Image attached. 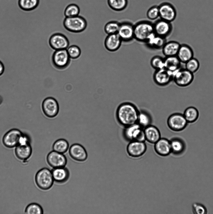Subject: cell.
Here are the masks:
<instances>
[{"label":"cell","instance_id":"obj_1","mask_svg":"<svg viewBox=\"0 0 213 214\" xmlns=\"http://www.w3.org/2000/svg\"><path fill=\"white\" fill-rule=\"evenodd\" d=\"M139 111L133 104L123 103L117 109L116 117L119 123L125 127L137 123Z\"/></svg>","mask_w":213,"mask_h":214},{"label":"cell","instance_id":"obj_2","mask_svg":"<svg viewBox=\"0 0 213 214\" xmlns=\"http://www.w3.org/2000/svg\"><path fill=\"white\" fill-rule=\"evenodd\" d=\"M134 39L137 41L145 43L154 33L153 23L147 20H142L134 25Z\"/></svg>","mask_w":213,"mask_h":214},{"label":"cell","instance_id":"obj_3","mask_svg":"<svg viewBox=\"0 0 213 214\" xmlns=\"http://www.w3.org/2000/svg\"><path fill=\"white\" fill-rule=\"evenodd\" d=\"M35 183L37 187L43 190H47L52 186L54 180L52 171L47 168L39 170L35 177Z\"/></svg>","mask_w":213,"mask_h":214},{"label":"cell","instance_id":"obj_4","mask_svg":"<svg viewBox=\"0 0 213 214\" xmlns=\"http://www.w3.org/2000/svg\"><path fill=\"white\" fill-rule=\"evenodd\" d=\"M63 24L66 30L73 33L82 32L86 29L87 26L86 19L79 15L72 17H65Z\"/></svg>","mask_w":213,"mask_h":214},{"label":"cell","instance_id":"obj_5","mask_svg":"<svg viewBox=\"0 0 213 214\" xmlns=\"http://www.w3.org/2000/svg\"><path fill=\"white\" fill-rule=\"evenodd\" d=\"M123 135L125 139L129 141H146L144 128L137 123L125 127Z\"/></svg>","mask_w":213,"mask_h":214},{"label":"cell","instance_id":"obj_6","mask_svg":"<svg viewBox=\"0 0 213 214\" xmlns=\"http://www.w3.org/2000/svg\"><path fill=\"white\" fill-rule=\"evenodd\" d=\"M52 61L53 66L58 70H63L70 64L71 58L66 49L56 50L53 53Z\"/></svg>","mask_w":213,"mask_h":214},{"label":"cell","instance_id":"obj_7","mask_svg":"<svg viewBox=\"0 0 213 214\" xmlns=\"http://www.w3.org/2000/svg\"><path fill=\"white\" fill-rule=\"evenodd\" d=\"M194 79V74L181 67L173 74V81L178 86L184 87L191 83Z\"/></svg>","mask_w":213,"mask_h":214},{"label":"cell","instance_id":"obj_8","mask_svg":"<svg viewBox=\"0 0 213 214\" xmlns=\"http://www.w3.org/2000/svg\"><path fill=\"white\" fill-rule=\"evenodd\" d=\"M42 108L44 114L48 118L55 117L59 111V105L57 101L51 97H47L43 100Z\"/></svg>","mask_w":213,"mask_h":214},{"label":"cell","instance_id":"obj_9","mask_svg":"<svg viewBox=\"0 0 213 214\" xmlns=\"http://www.w3.org/2000/svg\"><path fill=\"white\" fill-rule=\"evenodd\" d=\"M188 123L183 114L175 113L168 117L167 124L169 128L174 131L179 132L183 130L187 126Z\"/></svg>","mask_w":213,"mask_h":214},{"label":"cell","instance_id":"obj_10","mask_svg":"<svg viewBox=\"0 0 213 214\" xmlns=\"http://www.w3.org/2000/svg\"><path fill=\"white\" fill-rule=\"evenodd\" d=\"M50 47L55 50L67 49L69 45V41L64 34L57 33L52 34L49 39Z\"/></svg>","mask_w":213,"mask_h":214},{"label":"cell","instance_id":"obj_11","mask_svg":"<svg viewBox=\"0 0 213 214\" xmlns=\"http://www.w3.org/2000/svg\"><path fill=\"white\" fill-rule=\"evenodd\" d=\"M22 133L19 129L16 128L9 130L2 138L3 144L8 148L16 147L19 144V139Z\"/></svg>","mask_w":213,"mask_h":214},{"label":"cell","instance_id":"obj_12","mask_svg":"<svg viewBox=\"0 0 213 214\" xmlns=\"http://www.w3.org/2000/svg\"><path fill=\"white\" fill-rule=\"evenodd\" d=\"M173 73L164 68L156 70L153 75L155 82L158 85L164 86L168 85L173 80Z\"/></svg>","mask_w":213,"mask_h":214},{"label":"cell","instance_id":"obj_13","mask_svg":"<svg viewBox=\"0 0 213 214\" xmlns=\"http://www.w3.org/2000/svg\"><path fill=\"white\" fill-rule=\"evenodd\" d=\"M46 160L48 164L53 169L65 167L67 163V158L63 154L53 150L47 154Z\"/></svg>","mask_w":213,"mask_h":214},{"label":"cell","instance_id":"obj_14","mask_svg":"<svg viewBox=\"0 0 213 214\" xmlns=\"http://www.w3.org/2000/svg\"><path fill=\"white\" fill-rule=\"evenodd\" d=\"M158 7L160 18L171 23L175 20L176 16V12L171 4L163 2Z\"/></svg>","mask_w":213,"mask_h":214},{"label":"cell","instance_id":"obj_15","mask_svg":"<svg viewBox=\"0 0 213 214\" xmlns=\"http://www.w3.org/2000/svg\"><path fill=\"white\" fill-rule=\"evenodd\" d=\"M134 25L132 23L128 21L120 23L117 34L122 42H129L134 39Z\"/></svg>","mask_w":213,"mask_h":214},{"label":"cell","instance_id":"obj_16","mask_svg":"<svg viewBox=\"0 0 213 214\" xmlns=\"http://www.w3.org/2000/svg\"><path fill=\"white\" fill-rule=\"evenodd\" d=\"M154 33L157 35L166 38L171 33L173 27L171 22L160 18L153 23Z\"/></svg>","mask_w":213,"mask_h":214},{"label":"cell","instance_id":"obj_17","mask_svg":"<svg viewBox=\"0 0 213 214\" xmlns=\"http://www.w3.org/2000/svg\"><path fill=\"white\" fill-rule=\"evenodd\" d=\"M69 154L72 159L78 162L85 161L88 156L85 148L81 144L77 143L73 144L70 146Z\"/></svg>","mask_w":213,"mask_h":214},{"label":"cell","instance_id":"obj_18","mask_svg":"<svg viewBox=\"0 0 213 214\" xmlns=\"http://www.w3.org/2000/svg\"><path fill=\"white\" fill-rule=\"evenodd\" d=\"M126 149L130 156L138 157L145 153L146 150V145L145 142L132 141L128 144Z\"/></svg>","mask_w":213,"mask_h":214},{"label":"cell","instance_id":"obj_19","mask_svg":"<svg viewBox=\"0 0 213 214\" xmlns=\"http://www.w3.org/2000/svg\"><path fill=\"white\" fill-rule=\"evenodd\" d=\"M122 40L117 34L107 35L104 41V46L108 51L115 52L120 47Z\"/></svg>","mask_w":213,"mask_h":214},{"label":"cell","instance_id":"obj_20","mask_svg":"<svg viewBox=\"0 0 213 214\" xmlns=\"http://www.w3.org/2000/svg\"><path fill=\"white\" fill-rule=\"evenodd\" d=\"M51 171L54 181L57 183H64L69 179L70 172L65 167L54 168Z\"/></svg>","mask_w":213,"mask_h":214},{"label":"cell","instance_id":"obj_21","mask_svg":"<svg viewBox=\"0 0 213 214\" xmlns=\"http://www.w3.org/2000/svg\"><path fill=\"white\" fill-rule=\"evenodd\" d=\"M154 149L158 154L166 156L171 152L170 141L164 138H161L154 144Z\"/></svg>","mask_w":213,"mask_h":214},{"label":"cell","instance_id":"obj_22","mask_svg":"<svg viewBox=\"0 0 213 214\" xmlns=\"http://www.w3.org/2000/svg\"><path fill=\"white\" fill-rule=\"evenodd\" d=\"M177 57L181 63L185 64L194 57V52L191 47L183 44H181L177 53Z\"/></svg>","mask_w":213,"mask_h":214},{"label":"cell","instance_id":"obj_23","mask_svg":"<svg viewBox=\"0 0 213 214\" xmlns=\"http://www.w3.org/2000/svg\"><path fill=\"white\" fill-rule=\"evenodd\" d=\"M146 141L154 144L161 138L160 130L156 126L151 124L144 128Z\"/></svg>","mask_w":213,"mask_h":214},{"label":"cell","instance_id":"obj_24","mask_svg":"<svg viewBox=\"0 0 213 214\" xmlns=\"http://www.w3.org/2000/svg\"><path fill=\"white\" fill-rule=\"evenodd\" d=\"M32 149L30 144H18L15 147V153L17 157L21 160L26 161L32 155Z\"/></svg>","mask_w":213,"mask_h":214},{"label":"cell","instance_id":"obj_25","mask_svg":"<svg viewBox=\"0 0 213 214\" xmlns=\"http://www.w3.org/2000/svg\"><path fill=\"white\" fill-rule=\"evenodd\" d=\"M166 42V38L153 33L145 43L148 47L155 50L162 49Z\"/></svg>","mask_w":213,"mask_h":214},{"label":"cell","instance_id":"obj_26","mask_svg":"<svg viewBox=\"0 0 213 214\" xmlns=\"http://www.w3.org/2000/svg\"><path fill=\"white\" fill-rule=\"evenodd\" d=\"M180 45L175 41L166 42L161 49L162 53L165 57L176 56Z\"/></svg>","mask_w":213,"mask_h":214},{"label":"cell","instance_id":"obj_27","mask_svg":"<svg viewBox=\"0 0 213 214\" xmlns=\"http://www.w3.org/2000/svg\"><path fill=\"white\" fill-rule=\"evenodd\" d=\"M181 63L176 56L165 57L164 68L173 74L181 68Z\"/></svg>","mask_w":213,"mask_h":214},{"label":"cell","instance_id":"obj_28","mask_svg":"<svg viewBox=\"0 0 213 214\" xmlns=\"http://www.w3.org/2000/svg\"><path fill=\"white\" fill-rule=\"evenodd\" d=\"M69 144L67 140L64 138H59L56 140L53 144V150L61 154H64L68 150Z\"/></svg>","mask_w":213,"mask_h":214},{"label":"cell","instance_id":"obj_29","mask_svg":"<svg viewBox=\"0 0 213 214\" xmlns=\"http://www.w3.org/2000/svg\"><path fill=\"white\" fill-rule=\"evenodd\" d=\"M183 115L188 123H191L197 120L199 116V112L195 107H190L185 110Z\"/></svg>","mask_w":213,"mask_h":214},{"label":"cell","instance_id":"obj_30","mask_svg":"<svg viewBox=\"0 0 213 214\" xmlns=\"http://www.w3.org/2000/svg\"><path fill=\"white\" fill-rule=\"evenodd\" d=\"M107 3L111 9L120 12L126 8L128 5V0H107Z\"/></svg>","mask_w":213,"mask_h":214},{"label":"cell","instance_id":"obj_31","mask_svg":"<svg viewBox=\"0 0 213 214\" xmlns=\"http://www.w3.org/2000/svg\"><path fill=\"white\" fill-rule=\"evenodd\" d=\"M152 120L150 115L144 111H139L137 123L143 128L151 124Z\"/></svg>","mask_w":213,"mask_h":214},{"label":"cell","instance_id":"obj_32","mask_svg":"<svg viewBox=\"0 0 213 214\" xmlns=\"http://www.w3.org/2000/svg\"><path fill=\"white\" fill-rule=\"evenodd\" d=\"M80 12V7L76 4L72 3L67 5L64 11L65 17L70 18L79 15Z\"/></svg>","mask_w":213,"mask_h":214},{"label":"cell","instance_id":"obj_33","mask_svg":"<svg viewBox=\"0 0 213 214\" xmlns=\"http://www.w3.org/2000/svg\"><path fill=\"white\" fill-rule=\"evenodd\" d=\"M170 141L171 151L175 153H180L183 150L185 144L181 139L175 138Z\"/></svg>","mask_w":213,"mask_h":214},{"label":"cell","instance_id":"obj_34","mask_svg":"<svg viewBox=\"0 0 213 214\" xmlns=\"http://www.w3.org/2000/svg\"><path fill=\"white\" fill-rule=\"evenodd\" d=\"M120 25V23L117 21H109L105 25L104 31L107 35L117 34Z\"/></svg>","mask_w":213,"mask_h":214},{"label":"cell","instance_id":"obj_35","mask_svg":"<svg viewBox=\"0 0 213 214\" xmlns=\"http://www.w3.org/2000/svg\"><path fill=\"white\" fill-rule=\"evenodd\" d=\"M39 1V0H19V4L22 9L28 11L36 8Z\"/></svg>","mask_w":213,"mask_h":214},{"label":"cell","instance_id":"obj_36","mask_svg":"<svg viewBox=\"0 0 213 214\" xmlns=\"http://www.w3.org/2000/svg\"><path fill=\"white\" fill-rule=\"evenodd\" d=\"M43 211L42 207L36 203L29 204L25 208L24 213L28 214H42Z\"/></svg>","mask_w":213,"mask_h":214},{"label":"cell","instance_id":"obj_37","mask_svg":"<svg viewBox=\"0 0 213 214\" xmlns=\"http://www.w3.org/2000/svg\"><path fill=\"white\" fill-rule=\"evenodd\" d=\"M185 64V68L193 74L197 72L200 67L199 61L194 57L188 60Z\"/></svg>","mask_w":213,"mask_h":214},{"label":"cell","instance_id":"obj_38","mask_svg":"<svg viewBox=\"0 0 213 214\" xmlns=\"http://www.w3.org/2000/svg\"><path fill=\"white\" fill-rule=\"evenodd\" d=\"M150 64L155 70L163 68H164V58L159 55L155 56L151 59Z\"/></svg>","mask_w":213,"mask_h":214},{"label":"cell","instance_id":"obj_39","mask_svg":"<svg viewBox=\"0 0 213 214\" xmlns=\"http://www.w3.org/2000/svg\"><path fill=\"white\" fill-rule=\"evenodd\" d=\"M68 55L71 59H76L80 56L81 51L78 46L75 45L69 46L66 49Z\"/></svg>","mask_w":213,"mask_h":214},{"label":"cell","instance_id":"obj_40","mask_svg":"<svg viewBox=\"0 0 213 214\" xmlns=\"http://www.w3.org/2000/svg\"><path fill=\"white\" fill-rule=\"evenodd\" d=\"M147 18L150 20H156L159 17L158 6L154 5L150 8L146 12Z\"/></svg>","mask_w":213,"mask_h":214},{"label":"cell","instance_id":"obj_41","mask_svg":"<svg viewBox=\"0 0 213 214\" xmlns=\"http://www.w3.org/2000/svg\"><path fill=\"white\" fill-rule=\"evenodd\" d=\"M192 207L193 212L194 214H204L206 213V208L201 204L195 203L193 204Z\"/></svg>","mask_w":213,"mask_h":214},{"label":"cell","instance_id":"obj_42","mask_svg":"<svg viewBox=\"0 0 213 214\" xmlns=\"http://www.w3.org/2000/svg\"><path fill=\"white\" fill-rule=\"evenodd\" d=\"M30 136L27 134L22 133L19 139L18 144H30Z\"/></svg>","mask_w":213,"mask_h":214},{"label":"cell","instance_id":"obj_43","mask_svg":"<svg viewBox=\"0 0 213 214\" xmlns=\"http://www.w3.org/2000/svg\"><path fill=\"white\" fill-rule=\"evenodd\" d=\"M4 71V66L3 63L0 60V76L3 73Z\"/></svg>","mask_w":213,"mask_h":214},{"label":"cell","instance_id":"obj_44","mask_svg":"<svg viewBox=\"0 0 213 214\" xmlns=\"http://www.w3.org/2000/svg\"><path fill=\"white\" fill-rule=\"evenodd\" d=\"M3 101V99L2 97L0 96V105L1 104Z\"/></svg>","mask_w":213,"mask_h":214}]
</instances>
